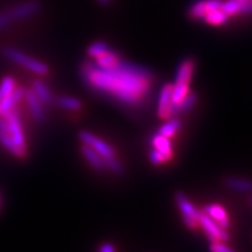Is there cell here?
Masks as SVG:
<instances>
[{"mask_svg":"<svg viewBox=\"0 0 252 252\" xmlns=\"http://www.w3.org/2000/svg\"><path fill=\"white\" fill-rule=\"evenodd\" d=\"M121 61V58H119L117 53H115L113 50H108L106 53H104L103 55L96 58V61L94 63L99 68H111L115 64Z\"/></svg>","mask_w":252,"mask_h":252,"instance_id":"e0dca14e","label":"cell"},{"mask_svg":"<svg viewBox=\"0 0 252 252\" xmlns=\"http://www.w3.org/2000/svg\"><path fill=\"white\" fill-rule=\"evenodd\" d=\"M196 99H197L196 94L188 93L187 96H186L180 103L175 104V105L172 106V115H174V113L187 112L189 109H191L195 105Z\"/></svg>","mask_w":252,"mask_h":252,"instance_id":"d6986e66","label":"cell"},{"mask_svg":"<svg viewBox=\"0 0 252 252\" xmlns=\"http://www.w3.org/2000/svg\"><path fill=\"white\" fill-rule=\"evenodd\" d=\"M220 8L226 15L249 14L252 9V5L251 1L241 2L238 0H226V1L222 2Z\"/></svg>","mask_w":252,"mask_h":252,"instance_id":"8fae6325","label":"cell"},{"mask_svg":"<svg viewBox=\"0 0 252 252\" xmlns=\"http://www.w3.org/2000/svg\"><path fill=\"white\" fill-rule=\"evenodd\" d=\"M198 224H201L212 242H226L229 239V234L225 229L220 226L204 213H198Z\"/></svg>","mask_w":252,"mask_h":252,"instance_id":"8992f818","label":"cell"},{"mask_svg":"<svg viewBox=\"0 0 252 252\" xmlns=\"http://www.w3.org/2000/svg\"><path fill=\"white\" fill-rule=\"evenodd\" d=\"M110 48L109 46L106 45L105 42H102V41H98V42H94L93 45H90L89 48H88V54L91 58H98V56L103 55L104 53L108 52Z\"/></svg>","mask_w":252,"mask_h":252,"instance_id":"cb8c5ba5","label":"cell"},{"mask_svg":"<svg viewBox=\"0 0 252 252\" xmlns=\"http://www.w3.org/2000/svg\"><path fill=\"white\" fill-rule=\"evenodd\" d=\"M228 19L229 15H226L224 12L222 11V8H217L208 12V13L204 15L203 20L210 25L220 26V25H224L226 21H228Z\"/></svg>","mask_w":252,"mask_h":252,"instance_id":"ac0fdd59","label":"cell"},{"mask_svg":"<svg viewBox=\"0 0 252 252\" xmlns=\"http://www.w3.org/2000/svg\"><path fill=\"white\" fill-rule=\"evenodd\" d=\"M82 153H83V156L86 157L88 162H89L94 169H97V171H102V169H104V166L105 165H104L102 157H100L94 149H91L88 145H84V146L82 147Z\"/></svg>","mask_w":252,"mask_h":252,"instance_id":"2e32d148","label":"cell"},{"mask_svg":"<svg viewBox=\"0 0 252 252\" xmlns=\"http://www.w3.org/2000/svg\"><path fill=\"white\" fill-rule=\"evenodd\" d=\"M99 252H116V251H115V248H113V245L109 244V243H105V244H103L102 247H100Z\"/></svg>","mask_w":252,"mask_h":252,"instance_id":"f1b7e54d","label":"cell"},{"mask_svg":"<svg viewBox=\"0 0 252 252\" xmlns=\"http://www.w3.org/2000/svg\"><path fill=\"white\" fill-rule=\"evenodd\" d=\"M180 126L181 124L178 119H172V121H168L166 124H163L161 127H160L159 133L165 135L167 138H169L172 137V135L174 134L179 128H180Z\"/></svg>","mask_w":252,"mask_h":252,"instance_id":"7402d4cb","label":"cell"},{"mask_svg":"<svg viewBox=\"0 0 252 252\" xmlns=\"http://www.w3.org/2000/svg\"><path fill=\"white\" fill-rule=\"evenodd\" d=\"M152 144L154 150L158 151L166 158V160H169L172 157V145L169 141V138L165 137V135L158 133L153 137Z\"/></svg>","mask_w":252,"mask_h":252,"instance_id":"9a60e30c","label":"cell"},{"mask_svg":"<svg viewBox=\"0 0 252 252\" xmlns=\"http://www.w3.org/2000/svg\"><path fill=\"white\" fill-rule=\"evenodd\" d=\"M4 55L7 59L11 60V61L23 65V67L28 69V70L35 72L37 75H45L48 72V67H47V64H45V63L41 61H37V60L30 58V56L18 49L9 48L8 47V48L4 49Z\"/></svg>","mask_w":252,"mask_h":252,"instance_id":"5b68a950","label":"cell"},{"mask_svg":"<svg viewBox=\"0 0 252 252\" xmlns=\"http://www.w3.org/2000/svg\"><path fill=\"white\" fill-rule=\"evenodd\" d=\"M25 97H26L28 108L31 110L32 116H33L34 119L37 122H42L45 119V112H43V108L41 105L40 99L35 96V94L33 91H27L25 93Z\"/></svg>","mask_w":252,"mask_h":252,"instance_id":"5bb4252c","label":"cell"},{"mask_svg":"<svg viewBox=\"0 0 252 252\" xmlns=\"http://www.w3.org/2000/svg\"><path fill=\"white\" fill-rule=\"evenodd\" d=\"M222 0H198L195 1L189 8V17L195 19V20H203L204 15L213 9L220 8L222 6Z\"/></svg>","mask_w":252,"mask_h":252,"instance_id":"ba28073f","label":"cell"},{"mask_svg":"<svg viewBox=\"0 0 252 252\" xmlns=\"http://www.w3.org/2000/svg\"><path fill=\"white\" fill-rule=\"evenodd\" d=\"M151 161H152L154 165H159V163H161L163 161H166V158L162 156L161 153L158 152V151L153 150L152 152H151Z\"/></svg>","mask_w":252,"mask_h":252,"instance_id":"83f0119b","label":"cell"},{"mask_svg":"<svg viewBox=\"0 0 252 252\" xmlns=\"http://www.w3.org/2000/svg\"><path fill=\"white\" fill-rule=\"evenodd\" d=\"M226 185L228 187L231 189H235L237 191H249L251 189L250 182L247 180H243V179H235L231 178L226 181Z\"/></svg>","mask_w":252,"mask_h":252,"instance_id":"d4e9b609","label":"cell"},{"mask_svg":"<svg viewBox=\"0 0 252 252\" xmlns=\"http://www.w3.org/2000/svg\"><path fill=\"white\" fill-rule=\"evenodd\" d=\"M98 1L100 2V4H108L110 0H98Z\"/></svg>","mask_w":252,"mask_h":252,"instance_id":"f546056e","label":"cell"},{"mask_svg":"<svg viewBox=\"0 0 252 252\" xmlns=\"http://www.w3.org/2000/svg\"><path fill=\"white\" fill-rule=\"evenodd\" d=\"M195 64L193 60L186 59L180 63L176 72L175 83L172 86V102L173 105L179 104L187 96L191 76H193Z\"/></svg>","mask_w":252,"mask_h":252,"instance_id":"277c9868","label":"cell"},{"mask_svg":"<svg viewBox=\"0 0 252 252\" xmlns=\"http://www.w3.org/2000/svg\"><path fill=\"white\" fill-rule=\"evenodd\" d=\"M41 6L37 1H26L23 4H19L14 6L13 8L9 9V15H11L12 20H21V19L30 18L32 15L36 14L40 11Z\"/></svg>","mask_w":252,"mask_h":252,"instance_id":"30bf717a","label":"cell"},{"mask_svg":"<svg viewBox=\"0 0 252 252\" xmlns=\"http://www.w3.org/2000/svg\"><path fill=\"white\" fill-rule=\"evenodd\" d=\"M32 91L35 94V96L40 99L41 103H45V104L52 103V99H53L52 98V94H50L48 88H47L45 84L42 83V82H40V81L34 82L33 90H32Z\"/></svg>","mask_w":252,"mask_h":252,"instance_id":"ffe728a7","label":"cell"},{"mask_svg":"<svg viewBox=\"0 0 252 252\" xmlns=\"http://www.w3.org/2000/svg\"><path fill=\"white\" fill-rule=\"evenodd\" d=\"M11 23H13V20H12L11 15H9V12H1V13H0V31H2L5 27H7Z\"/></svg>","mask_w":252,"mask_h":252,"instance_id":"4316f807","label":"cell"},{"mask_svg":"<svg viewBox=\"0 0 252 252\" xmlns=\"http://www.w3.org/2000/svg\"><path fill=\"white\" fill-rule=\"evenodd\" d=\"M0 131L8 134L12 141H13L21 158L26 154V141H25V134L21 126L20 117L17 108L6 113L4 116H0Z\"/></svg>","mask_w":252,"mask_h":252,"instance_id":"7a4b0ae2","label":"cell"},{"mask_svg":"<svg viewBox=\"0 0 252 252\" xmlns=\"http://www.w3.org/2000/svg\"><path fill=\"white\" fill-rule=\"evenodd\" d=\"M15 89V81L12 77L6 76L0 82V104L9 94Z\"/></svg>","mask_w":252,"mask_h":252,"instance_id":"44dd1931","label":"cell"},{"mask_svg":"<svg viewBox=\"0 0 252 252\" xmlns=\"http://www.w3.org/2000/svg\"><path fill=\"white\" fill-rule=\"evenodd\" d=\"M172 84H165L159 94L158 103V115L160 118L166 119L172 115Z\"/></svg>","mask_w":252,"mask_h":252,"instance_id":"9c48e42d","label":"cell"},{"mask_svg":"<svg viewBox=\"0 0 252 252\" xmlns=\"http://www.w3.org/2000/svg\"><path fill=\"white\" fill-rule=\"evenodd\" d=\"M204 214L209 216L210 219L219 224L222 228L226 229L229 226V219L226 215L225 210L223 209L220 204H209V206L204 207Z\"/></svg>","mask_w":252,"mask_h":252,"instance_id":"7c38bea8","label":"cell"},{"mask_svg":"<svg viewBox=\"0 0 252 252\" xmlns=\"http://www.w3.org/2000/svg\"><path fill=\"white\" fill-rule=\"evenodd\" d=\"M87 86L128 105H141L150 96L152 74L143 67L121 60L111 68H99L88 62L82 68Z\"/></svg>","mask_w":252,"mask_h":252,"instance_id":"6da1fadb","label":"cell"},{"mask_svg":"<svg viewBox=\"0 0 252 252\" xmlns=\"http://www.w3.org/2000/svg\"><path fill=\"white\" fill-rule=\"evenodd\" d=\"M80 139L83 141L84 145H88L91 149H94L97 153L102 157L104 165L108 166V168L111 169L115 173H122L123 168L119 161L116 159L115 152L113 149L110 146L109 144H106L105 141L100 140L99 138H97L96 135L91 134L88 131H82L80 133Z\"/></svg>","mask_w":252,"mask_h":252,"instance_id":"3957f363","label":"cell"},{"mask_svg":"<svg viewBox=\"0 0 252 252\" xmlns=\"http://www.w3.org/2000/svg\"><path fill=\"white\" fill-rule=\"evenodd\" d=\"M25 91L21 88H15L11 94H8L6 98L2 100L0 104V116H4L6 113L12 111V110L17 108V104L20 102L21 98L24 97Z\"/></svg>","mask_w":252,"mask_h":252,"instance_id":"4fadbf2b","label":"cell"},{"mask_svg":"<svg viewBox=\"0 0 252 252\" xmlns=\"http://www.w3.org/2000/svg\"><path fill=\"white\" fill-rule=\"evenodd\" d=\"M175 198L176 203H178V206L181 210L186 225L190 229L196 228V225L198 224V213L200 212H197V210L195 209L193 204L189 202V200L185 194L178 193Z\"/></svg>","mask_w":252,"mask_h":252,"instance_id":"52a82bcc","label":"cell"},{"mask_svg":"<svg viewBox=\"0 0 252 252\" xmlns=\"http://www.w3.org/2000/svg\"><path fill=\"white\" fill-rule=\"evenodd\" d=\"M210 251L212 252H235L232 249H230L228 245L223 243V242H212V244H210Z\"/></svg>","mask_w":252,"mask_h":252,"instance_id":"484cf974","label":"cell"},{"mask_svg":"<svg viewBox=\"0 0 252 252\" xmlns=\"http://www.w3.org/2000/svg\"><path fill=\"white\" fill-rule=\"evenodd\" d=\"M59 105L62 106L63 109H67V110H74V111H77V110L81 109L82 104L80 100L77 98H74V97H60L58 100Z\"/></svg>","mask_w":252,"mask_h":252,"instance_id":"603a6c76","label":"cell"}]
</instances>
